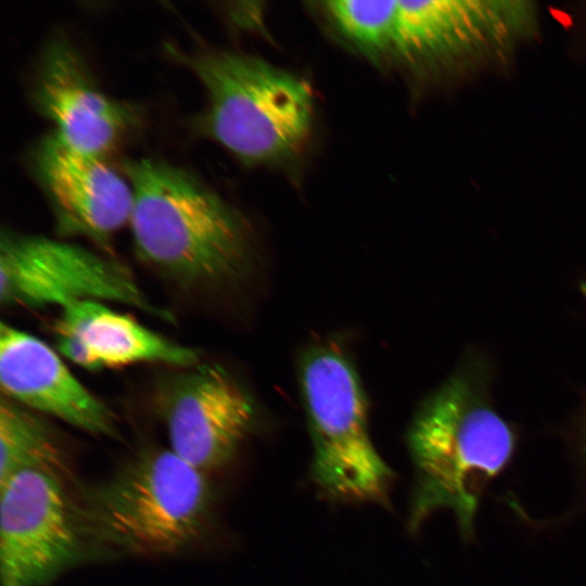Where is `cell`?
<instances>
[{"label": "cell", "instance_id": "11", "mask_svg": "<svg viewBox=\"0 0 586 586\" xmlns=\"http://www.w3.org/2000/svg\"><path fill=\"white\" fill-rule=\"evenodd\" d=\"M38 110L54 123L53 133L68 148L104 157L133 120L128 104L104 94L68 42L47 48L35 85Z\"/></svg>", "mask_w": 586, "mask_h": 586}, {"label": "cell", "instance_id": "10", "mask_svg": "<svg viewBox=\"0 0 586 586\" xmlns=\"http://www.w3.org/2000/svg\"><path fill=\"white\" fill-rule=\"evenodd\" d=\"M34 165L62 235L85 237L106 245L129 224L131 186L104 157L77 152L51 133L37 145Z\"/></svg>", "mask_w": 586, "mask_h": 586}, {"label": "cell", "instance_id": "3", "mask_svg": "<svg viewBox=\"0 0 586 586\" xmlns=\"http://www.w3.org/2000/svg\"><path fill=\"white\" fill-rule=\"evenodd\" d=\"M408 447L416 469L410 527L418 528L430 514L445 509L470 538L486 486L512 457L510 426L469 379L457 375L419 408Z\"/></svg>", "mask_w": 586, "mask_h": 586}, {"label": "cell", "instance_id": "14", "mask_svg": "<svg viewBox=\"0 0 586 586\" xmlns=\"http://www.w3.org/2000/svg\"><path fill=\"white\" fill-rule=\"evenodd\" d=\"M66 471L65 454L52 428L35 411L5 397L0 403V485L25 470Z\"/></svg>", "mask_w": 586, "mask_h": 586}, {"label": "cell", "instance_id": "15", "mask_svg": "<svg viewBox=\"0 0 586 586\" xmlns=\"http://www.w3.org/2000/svg\"><path fill=\"white\" fill-rule=\"evenodd\" d=\"M584 450H585L584 453L586 455V434H585V441H584Z\"/></svg>", "mask_w": 586, "mask_h": 586}, {"label": "cell", "instance_id": "1", "mask_svg": "<svg viewBox=\"0 0 586 586\" xmlns=\"http://www.w3.org/2000/svg\"><path fill=\"white\" fill-rule=\"evenodd\" d=\"M133 193L129 225L137 255L190 289L209 288L245 268L251 233L245 218L190 171L154 158L128 160Z\"/></svg>", "mask_w": 586, "mask_h": 586}, {"label": "cell", "instance_id": "8", "mask_svg": "<svg viewBox=\"0 0 586 586\" xmlns=\"http://www.w3.org/2000/svg\"><path fill=\"white\" fill-rule=\"evenodd\" d=\"M1 586H48L91 556L63 475L25 470L0 485Z\"/></svg>", "mask_w": 586, "mask_h": 586}, {"label": "cell", "instance_id": "2", "mask_svg": "<svg viewBox=\"0 0 586 586\" xmlns=\"http://www.w3.org/2000/svg\"><path fill=\"white\" fill-rule=\"evenodd\" d=\"M76 500L91 556L165 557L203 536L214 491L170 448H148Z\"/></svg>", "mask_w": 586, "mask_h": 586}, {"label": "cell", "instance_id": "13", "mask_svg": "<svg viewBox=\"0 0 586 586\" xmlns=\"http://www.w3.org/2000/svg\"><path fill=\"white\" fill-rule=\"evenodd\" d=\"M59 352L91 370L156 361L190 368L199 352L173 342L99 301H82L61 310L53 324Z\"/></svg>", "mask_w": 586, "mask_h": 586}, {"label": "cell", "instance_id": "12", "mask_svg": "<svg viewBox=\"0 0 586 586\" xmlns=\"http://www.w3.org/2000/svg\"><path fill=\"white\" fill-rule=\"evenodd\" d=\"M0 385L5 398L31 411L90 434H117L113 411L80 383L58 354L5 322L0 326Z\"/></svg>", "mask_w": 586, "mask_h": 586}, {"label": "cell", "instance_id": "9", "mask_svg": "<svg viewBox=\"0 0 586 586\" xmlns=\"http://www.w3.org/2000/svg\"><path fill=\"white\" fill-rule=\"evenodd\" d=\"M160 400L169 448L205 473L233 457L255 419L251 396L216 364L174 377Z\"/></svg>", "mask_w": 586, "mask_h": 586}, {"label": "cell", "instance_id": "7", "mask_svg": "<svg viewBox=\"0 0 586 586\" xmlns=\"http://www.w3.org/2000/svg\"><path fill=\"white\" fill-rule=\"evenodd\" d=\"M82 301L117 302L157 318H171L119 262L68 242L2 230L1 306L63 309Z\"/></svg>", "mask_w": 586, "mask_h": 586}, {"label": "cell", "instance_id": "4", "mask_svg": "<svg viewBox=\"0 0 586 586\" xmlns=\"http://www.w3.org/2000/svg\"><path fill=\"white\" fill-rule=\"evenodd\" d=\"M207 95L200 129L251 166L286 167L303 154L313 131L309 82L245 52L198 49L175 52Z\"/></svg>", "mask_w": 586, "mask_h": 586}, {"label": "cell", "instance_id": "6", "mask_svg": "<svg viewBox=\"0 0 586 586\" xmlns=\"http://www.w3.org/2000/svg\"><path fill=\"white\" fill-rule=\"evenodd\" d=\"M535 24L530 1H393L381 64L415 73L453 68L506 52Z\"/></svg>", "mask_w": 586, "mask_h": 586}, {"label": "cell", "instance_id": "5", "mask_svg": "<svg viewBox=\"0 0 586 586\" xmlns=\"http://www.w3.org/2000/svg\"><path fill=\"white\" fill-rule=\"evenodd\" d=\"M300 384L316 483L335 498L387 502L393 473L371 441L366 394L349 359L332 344L316 346L303 357Z\"/></svg>", "mask_w": 586, "mask_h": 586}]
</instances>
